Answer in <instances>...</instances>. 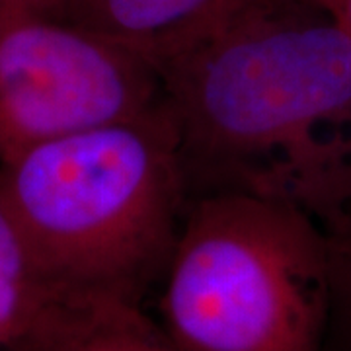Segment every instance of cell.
<instances>
[{
  "label": "cell",
  "instance_id": "obj_3",
  "mask_svg": "<svg viewBox=\"0 0 351 351\" xmlns=\"http://www.w3.org/2000/svg\"><path fill=\"white\" fill-rule=\"evenodd\" d=\"M160 277V328L180 351H324V237L297 207L189 201Z\"/></svg>",
  "mask_w": 351,
  "mask_h": 351
},
{
  "label": "cell",
  "instance_id": "obj_1",
  "mask_svg": "<svg viewBox=\"0 0 351 351\" xmlns=\"http://www.w3.org/2000/svg\"><path fill=\"white\" fill-rule=\"evenodd\" d=\"M156 71L189 201L351 195V39L314 0H223Z\"/></svg>",
  "mask_w": 351,
  "mask_h": 351
},
{
  "label": "cell",
  "instance_id": "obj_7",
  "mask_svg": "<svg viewBox=\"0 0 351 351\" xmlns=\"http://www.w3.org/2000/svg\"><path fill=\"white\" fill-rule=\"evenodd\" d=\"M61 297L47 285L27 246L0 205V348L14 351Z\"/></svg>",
  "mask_w": 351,
  "mask_h": 351
},
{
  "label": "cell",
  "instance_id": "obj_8",
  "mask_svg": "<svg viewBox=\"0 0 351 351\" xmlns=\"http://www.w3.org/2000/svg\"><path fill=\"white\" fill-rule=\"evenodd\" d=\"M318 223L328 269L324 351H351V195Z\"/></svg>",
  "mask_w": 351,
  "mask_h": 351
},
{
  "label": "cell",
  "instance_id": "obj_5",
  "mask_svg": "<svg viewBox=\"0 0 351 351\" xmlns=\"http://www.w3.org/2000/svg\"><path fill=\"white\" fill-rule=\"evenodd\" d=\"M14 351H180L137 302L66 297L51 304Z\"/></svg>",
  "mask_w": 351,
  "mask_h": 351
},
{
  "label": "cell",
  "instance_id": "obj_9",
  "mask_svg": "<svg viewBox=\"0 0 351 351\" xmlns=\"http://www.w3.org/2000/svg\"><path fill=\"white\" fill-rule=\"evenodd\" d=\"M73 0H0V8L24 10V12L45 14L66 20Z\"/></svg>",
  "mask_w": 351,
  "mask_h": 351
},
{
  "label": "cell",
  "instance_id": "obj_10",
  "mask_svg": "<svg viewBox=\"0 0 351 351\" xmlns=\"http://www.w3.org/2000/svg\"><path fill=\"white\" fill-rule=\"evenodd\" d=\"M320 4L351 39V0H314Z\"/></svg>",
  "mask_w": 351,
  "mask_h": 351
},
{
  "label": "cell",
  "instance_id": "obj_4",
  "mask_svg": "<svg viewBox=\"0 0 351 351\" xmlns=\"http://www.w3.org/2000/svg\"><path fill=\"white\" fill-rule=\"evenodd\" d=\"M158 104V71L141 53L63 18L0 8V160Z\"/></svg>",
  "mask_w": 351,
  "mask_h": 351
},
{
  "label": "cell",
  "instance_id": "obj_2",
  "mask_svg": "<svg viewBox=\"0 0 351 351\" xmlns=\"http://www.w3.org/2000/svg\"><path fill=\"white\" fill-rule=\"evenodd\" d=\"M188 203L162 104L0 160V205L61 299L138 304L162 276Z\"/></svg>",
  "mask_w": 351,
  "mask_h": 351
},
{
  "label": "cell",
  "instance_id": "obj_6",
  "mask_svg": "<svg viewBox=\"0 0 351 351\" xmlns=\"http://www.w3.org/2000/svg\"><path fill=\"white\" fill-rule=\"evenodd\" d=\"M223 0H73L69 22L162 61L195 34Z\"/></svg>",
  "mask_w": 351,
  "mask_h": 351
}]
</instances>
